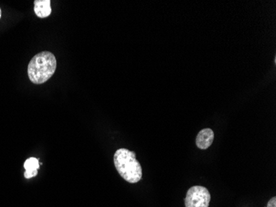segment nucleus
<instances>
[{
  "mask_svg": "<svg viewBox=\"0 0 276 207\" xmlns=\"http://www.w3.org/2000/svg\"><path fill=\"white\" fill-rule=\"evenodd\" d=\"M57 66L55 55L44 51L34 56L28 66L29 80L33 84L41 85L47 82L54 75Z\"/></svg>",
  "mask_w": 276,
  "mask_h": 207,
  "instance_id": "nucleus-1",
  "label": "nucleus"
},
{
  "mask_svg": "<svg viewBox=\"0 0 276 207\" xmlns=\"http://www.w3.org/2000/svg\"><path fill=\"white\" fill-rule=\"evenodd\" d=\"M34 12L40 19H45L49 17L52 13L51 0H35Z\"/></svg>",
  "mask_w": 276,
  "mask_h": 207,
  "instance_id": "nucleus-5",
  "label": "nucleus"
},
{
  "mask_svg": "<svg viewBox=\"0 0 276 207\" xmlns=\"http://www.w3.org/2000/svg\"><path fill=\"white\" fill-rule=\"evenodd\" d=\"M117 173L129 183H137L142 178V168L136 158V153L127 148H119L113 157Z\"/></svg>",
  "mask_w": 276,
  "mask_h": 207,
  "instance_id": "nucleus-2",
  "label": "nucleus"
},
{
  "mask_svg": "<svg viewBox=\"0 0 276 207\" xmlns=\"http://www.w3.org/2000/svg\"><path fill=\"white\" fill-rule=\"evenodd\" d=\"M39 160L36 157H29L24 163V168H25V173L24 177L25 178H32L34 177L37 175V171L39 169Z\"/></svg>",
  "mask_w": 276,
  "mask_h": 207,
  "instance_id": "nucleus-6",
  "label": "nucleus"
},
{
  "mask_svg": "<svg viewBox=\"0 0 276 207\" xmlns=\"http://www.w3.org/2000/svg\"><path fill=\"white\" fill-rule=\"evenodd\" d=\"M1 17H2V10H1V8H0V19H1Z\"/></svg>",
  "mask_w": 276,
  "mask_h": 207,
  "instance_id": "nucleus-8",
  "label": "nucleus"
},
{
  "mask_svg": "<svg viewBox=\"0 0 276 207\" xmlns=\"http://www.w3.org/2000/svg\"><path fill=\"white\" fill-rule=\"evenodd\" d=\"M214 139V133L211 129H203L196 138V145L200 149H207L211 146Z\"/></svg>",
  "mask_w": 276,
  "mask_h": 207,
  "instance_id": "nucleus-4",
  "label": "nucleus"
},
{
  "mask_svg": "<svg viewBox=\"0 0 276 207\" xmlns=\"http://www.w3.org/2000/svg\"><path fill=\"white\" fill-rule=\"evenodd\" d=\"M267 207H276V197H274L269 201Z\"/></svg>",
  "mask_w": 276,
  "mask_h": 207,
  "instance_id": "nucleus-7",
  "label": "nucleus"
},
{
  "mask_svg": "<svg viewBox=\"0 0 276 207\" xmlns=\"http://www.w3.org/2000/svg\"><path fill=\"white\" fill-rule=\"evenodd\" d=\"M211 195L204 186H192L188 190L185 199V207H209Z\"/></svg>",
  "mask_w": 276,
  "mask_h": 207,
  "instance_id": "nucleus-3",
  "label": "nucleus"
}]
</instances>
